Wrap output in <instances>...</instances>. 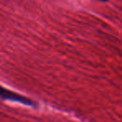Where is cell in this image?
I'll list each match as a JSON object with an SVG mask.
<instances>
[{"label":"cell","instance_id":"obj_2","mask_svg":"<svg viewBox=\"0 0 122 122\" xmlns=\"http://www.w3.org/2000/svg\"><path fill=\"white\" fill-rule=\"evenodd\" d=\"M100 1H107V0H100Z\"/></svg>","mask_w":122,"mask_h":122},{"label":"cell","instance_id":"obj_1","mask_svg":"<svg viewBox=\"0 0 122 122\" xmlns=\"http://www.w3.org/2000/svg\"><path fill=\"white\" fill-rule=\"evenodd\" d=\"M0 100H10V101L18 102V103L24 104V105H30V106L35 105V103L33 100H31L30 99L23 96L21 95H19L15 92L10 91V90L2 87L1 85H0Z\"/></svg>","mask_w":122,"mask_h":122}]
</instances>
